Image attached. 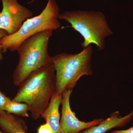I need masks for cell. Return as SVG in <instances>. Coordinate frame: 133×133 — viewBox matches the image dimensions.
Segmentation results:
<instances>
[{"mask_svg":"<svg viewBox=\"0 0 133 133\" xmlns=\"http://www.w3.org/2000/svg\"><path fill=\"white\" fill-rule=\"evenodd\" d=\"M2 10L0 12V29L8 35L15 33L24 21L33 16L31 10L21 5L17 0H1Z\"/></svg>","mask_w":133,"mask_h":133,"instance_id":"obj_6","label":"cell"},{"mask_svg":"<svg viewBox=\"0 0 133 133\" xmlns=\"http://www.w3.org/2000/svg\"><path fill=\"white\" fill-rule=\"evenodd\" d=\"M72 90L65 91L62 94V116L59 133H80L81 131L99 124L103 118L96 119L85 122L79 120L70 105V97Z\"/></svg>","mask_w":133,"mask_h":133,"instance_id":"obj_7","label":"cell"},{"mask_svg":"<svg viewBox=\"0 0 133 133\" xmlns=\"http://www.w3.org/2000/svg\"><path fill=\"white\" fill-rule=\"evenodd\" d=\"M62 95L55 91L49 105L41 117H42L52 129L53 133H59L60 114L59 106L62 104Z\"/></svg>","mask_w":133,"mask_h":133,"instance_id":"obj_9","label":"cell"},{"mask_svg":"<svg viewBox=\"0 0 133 133\" xmlns=\"http://www.w3.org/2000/svg\"><path fill=\"white\" fill-rule=\"evenodd\" d=\"M53 31L48 30L37 33L26 39L19 46L17 50L19 62L13 75L15 85H20L31 73L51 62L48 44Z\"/></svg>","mask_w":133,"mask_h":133,"instance_id":"obj_2","label":"cell"},{"mask_svg":"<svg viewBox=\"0 0 133 133\" xmlns=\"http://www.w3.org/2000/svg\"><path fill=\"white\" fill-rule=\"evenodd\" d=\"M59 19L69 22L83 37L84 42L81 45L84 48L94 44L98 50H102L104 48L105 38L113 34L104 15L99 11H66L59 15Z\"/></svg>","mask_w":133,"mask_h":133,"instance_id":"obj_4","label":"cell"},{"mask_svg":"<svg viewBox=\"0 0 133 133\" xmlns=\"http://www.w3.org/2000/svg\"><path fill=\"white\" fill-rule=\"evenodd\" d=\"M0 133H3L1 131H0Z\"/></svg>","mask_w":133,"mask_h":133,"instance_id":"obj_16","label":"cell"},{"mask_svg":"<svg viewBox=\"0 0 133 133\" xmlns=\"http://www.w3.org/2000/svg\"><path fill=\"white\" fill-rule=\"evenodd\" d=\"M133 111L124 117L120 116L117 111L112 113L110 117L104 119L99 124L85 129L80 133H106L112 129L125 126L132 120Z\"/></svg>","mask_w":133,"mask_h":133,"instance_id":"obj_8","label":"cell"},{"mask_svg":"<svg viewBox=\"0 0 133 133\" xmlns=\"http://www.w3.org/2000/svg\"><path fill=\"white\" fill-rule=\"evenodd\" d=\"M55 67L51 61L31 73L20 85L12 100L27 104L31 117L37 119L48 107L55 91Z\"/></svg>","mask_w":133,"mask_h":133,"instance_id":"obj_1","label":"cell"},{"mask_svg":"<svg viewBox=\"0 0 133 133\" xmlns=\"http://www.w3.org/2000/svg\"><path fill=\"white\" fill-rule=\"evenodd\" d=\"M59 8L55 0H48L46 6L40 14L29 18L24 22L21 28L15 33L7 35L1 41L2 52L9 50H17L25 40L42 31L60 28Z\"/></svg>","mask_w":133,"mask_h":133,"instance_id":"obj_5","label":"cell"},{"mask_svg":"<svg viewBox=\"0 0 133 133\" xmlns=\"http://www.w3.org/2000/svg\"><path fill=\"white\" fill-rule=\"evenodd\" d=\"M11 100L0 90V111H5L6 107Z\"/></svg>","mask_w":133,"mask_h":133,"instance_id":"obj_12","label":"cell"},{"mask_svg":"<svg viewBox=\"0 0 133 133\" xmlns=\"http://www.w3.org/2000/svg\"><path fill=\"white\" fill-rule=\"evenodd\" d=\"M37 133H53L52 129L48 123L43 124L39 127Z\"/></svg>","mask_w":133,"mask_h":133,"instance_id":"obj_13","label":"cell"},{"mask_svg":"<svg viewBox=\"0 0 133 133\" xmlns=\"http://www.w3.org/2000/svg\"><path fill=\"white\" fill-rule=\"evenodd\" d=\"M111 133H133V126L125 130H116Z\"/></svg>","mask_w":133,"mask_h":133,"instance_id":"obj_15","label":"cell"},{"mask_svg":"<svg viewBox=\"0 0 133 133\" xmlns=\"http://www.w3.org/2000/svg\"><path fill=\"white\" fill-rule=\"evenodd\" d=\"M0 128L5 133H28L24 120L5 111H0Z\"/></svg>","mask_w":133,"mask_h":133,"instance_id":"obj_10","label":"cell"},{"mask_svg":"<svg viewBox=\"0 0 133 133\" xmlns=\"http://www.w3.org/2000/svg\"><path fill=\"white\" fill-rule=\"evenodd\" d=\"M5 111L9 113L23 117H28V106L23 102L11 100L6 107Z\"/></svg>","mask_w":133,"mask_h":133,"instance_id":"obj_11","label":"cell"},{"mask_svg":"<svg viewBox=\"0 0 133 133\" xmlns=\"http://www.w3.org/2000/svg\"><path fill=\"white\" fill-rule=\"evenodd\" d=\"M91 45L77 54L61 53L51 57L55 71V91L62 95L72 90L79 79L93 74L91 64Z\"/></svg>","mask_w":133,"mask_h":133,"instance_id":"obj_3","label":"cell"},{"mask_svg":"<svg viewBox=\"0 0 133 133\" xmlns=\"http://www.w3.org/2000/svg\"><path fill=\"white\" fill-rule=\"evenodd\" d=\"M7 35H8V33L5 30L0 29V42H1V40L2 39L3 37ZM2 53V48L1 45L0 43V62H1L3 59Z\"/></svg>","mask_w":133,"mask_h":133,"instance_id":"obj_14","label":"cell"}]
</instances>
